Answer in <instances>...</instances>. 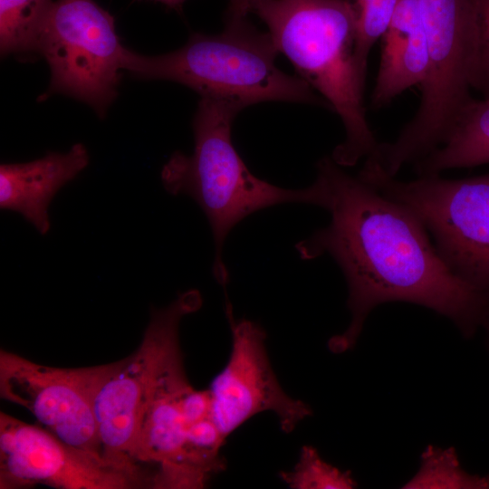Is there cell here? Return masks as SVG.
I'll list each match as a JSON object with an SVG mask.
<instances>
[{
	"mask_svg": "<svg viewBox=\"0 0 489 489\" xmlns=\"http://www.w3.org/2000/svg\"><path fill=\"white\" fill-rule=\"evenodd\" d=\"M316 168L318 206L331 220L295 248L302 260L331 255L345 277L351 320L344 332L329 340L332 352L352 348L370 312L390 302L428 308L467 335L489 327V296L446 267L408 207L348 174L331 157L321 158Z\"/></svg>",
	"mask_w": 489,
	"mask_h": 489,
	"instance_id": "1",
	"label": "cell"
},
{
	"mask_svg": "<svg viewBox=\"0 0 489 489\" xmlns=\"http://www.w3.org/2000/svg\"><path fill=\"white\" fill-rule=\"evenodd\" d=\"M252 12L268 28L278 53L340 118L345 139L332 151L342 168L377 149L366 118L365 78L354 60L358 14L350 0H254Z\"/></svg>",
	"mask_w": 489,
	"mask_h": 489,
	"instance_id": "2",
	"label": "cell"
},
{
	"mask_svg": "<svg viewBox=\"0 0 489 489\" xmlns=\"http://www.w3.org/2000/svg\"><path fill=\"white\" fill-rule=\"evenodd\" d=\"M243 109L230 101L201 97L193 120V153L175 152L160 175L168 193L189 196L204 211L215 243L213 274L224 286L229 280L223 260L224 243L236 224L279 204L317 206L320 197L315 182L305 188L287 189L252 174L231 137L232 123Z\"/></svg>",
	"mask_w": 489,
	"mask_h": 489,
	"instance_id": "3",
	"label": "cell"
},
{
	"mask_svg": "<svg viewBox=\"0 0 489 489\" xmlns=\"http://www.w3.org/2000/svg\"><path fill=\"white\" fill-rule=\"evenodd\" d=\"M267 33L247 19L226 23L223 33L192 34L181 48L146 56L125 48L123 70L149 80L184 84L200 94L247 106L270 101L313 104L331 109L302 78L275 65L278 54Z\"/></svg>",
	"mask_w": 489,
	"mask_h": 489,
	"instance_id": "4",
	"label": "cell"
},
{
	"mask_svg": "<svg viewBox=\"0 0 489 489\" xmlns=\"http://www.w3.org/2000/svg\"><path fill=\"white\" fill-rule=\"evenodd\" d=\"M417 1L429 58L418 108L394 141L379 143L368 157L379 173L389 177L437 149L473 99L475 21L472 0Z\"/></svg>",
	"mask_w": 489,
	"mask_h": 489,
	"instance_id": "5",
	"label": "cell"
},
{
	"mask_svg": "<svg viewBox=\"0 0 489 489\" xmlns=\"http://www.w3.org/2000/svg\"><path fill=\"white\" fill-rule=\"evenodd\" d=\"M358 176L408 207L446 267L489 296V174L459 179L427 175L408 181L364 171Z\"/></svg>",
	"mask_w": 489,
	"mask_h": 489,
	"instance_id": "6",
	"label": "cell"
},
{
	"mask_svg": "<svg viewBox=\"0 0 489 489\" xmlns=\"http://www.w3.org/2000/svg\"><path fill=\"white\" fill-rule=\"evenodd\" d=\"M202 302L199 291L190 289L168 306L152 309L138 349L113 362L96 391L93 404L103 456L137 465L132 455L157 379L170 360L181 351L182 318L198 311Z\"/></svg>",
	"mask_w": 489,
	"mask_h": 489,
	"instance_id": "7",
	"label": "cell"
},
{
	"mask_svg": "<svg viewBox=\"0 0 489 489\" xmlns=\"http://www.w3.org/2000/svg\"><path fill=\"white\" fill-rule=\"evenodd\" d=\"M124 50L113 17L96 2L54 1L37 49L51 72L45 97L70 96L103 117L117 96Z\"/></svg>",
	"mask_w": 489,
	"mask_h": 489,
	"instance_id": "8",
	"label": "cell"
},
{
	"mask_svg": "<svg viewBox=\"0 0 489 489\" xmlns=\"http://www.w3.org/2000/svg\"><path fill=\"white\" fill-rule=\"evenodd\" d=\"M139 465L123 464L70 445L43 427L0 414V488L44 484L61 489L152 487Z\"/></svg>",
	"mask_w": 489,
	"mask_h": 489,
	"instance_id": "9",
	"label": "cell"
},
{
	"mask_svg": "<svg viewBox=\"0 0 489 489\" xmlns=\"http://www.w3.org/2000/svg\"><path fill=\"white\" fill-rule=\"evenodd\" d=\"M112 366L113 362L76 369L51 367L1 350L0 395L26 408L62 441L102 455L93 404Z\"/></svg>",
	"mask_w": 489,
	"mask_h": 489,
	"instance_id": "10",
	"label": "cell"
},
{
	"mask_svg": "<svg viewBox=\"0 0 489 489\" xmlns=\"http://www.w3.org/2000/svg\"><path fill=\"white\" fill-rule=\"evenodd\" d=\"M231 312L227 305L229 358L208 388L212 418L225 438L264 412L273 413L281 429L291 433L312 409L282 388L268 358L264 329L247 319L235 320Z\"/></svg>",
	"mask_w": 489,
	"mask_h": 489,
	"instance_id": "11",
	"label": "cell"
},
{
	"mask_svg": "<svg viewBox=\"0 0 489 489\" xmlns=\"http://www.w3.org/2000/svg\"><path fill=\"white\" fill-rule=\"evenodd\" d=\"M190 387L180 351L157 379L132 455L135 463L150 473L153 488H202L217 474L200 461L188 446L190 423L182 401Z\"/></svg>",
	"mask_w": 489,
	"mask_h": 489,
	"instance_id": "12",
	"label": "cell"
},
{
	"mask_svg": "<svg viewBox=\"0 0 489 489\" xmlns=\"http://www.w3.org/2000/svg\"><path fill=\"white\" fill-rule=\"evenodd\" d=\"M90 161L87 149L76 143L65 153L48 152L24 163L0 166V207L19 213L40 235L51 228L49 206L57 192Z\"/></svg>",
	"mask_w": 489,
	"mask_h": 489,
	"instance_id": "13",
	"label": "cell"
},
{
	"mask_svg": "<svg viewBox=\"0 0 489 489\" xmlns=\"http://www.w3.org/2000/svg\"><path fill=\"white\" fill-rule=\"evenodd\" d=\"M489 163V96L472 99L460 111L444 142L416 162L417 176Z\"/></svg>",
	"mask_w": 489,
	"mask_h": 489,
	"instance_id": "14",
	"label": "cell"
},
{
	"mask_svg": "<svg viewBox=\"0 0 489 489\" xmlns=\"http://www.w3.org/2000/svg\"><path fill=\"white\" fill-rule=\"evenodd\" d=\"M429 58L423 27L390 46L382 47L371 94V106L380 109L412 86H421L428 74Z\"/></svg>",
	"mask_w": 489,
	"mask_h": 489,
	"instance_id": "15",
	"label": "cell"
},
{
	"mask_svg": "<svg viewBox=\"0 0 489 489\" xmlns=\"http://www.w3.org/2000/svg\"><path fill=\"white\" fill-rule=\"evenodd\" d=\"M53 4V0H0L2 55L37 52L40 33Z\"/></svg>",
	"mask_w": 489,
	"mask_h": 489,
	"instance_id": "16",
	"label": "cell"
},
{
	"mask_svg": "<svg viewBox=\"0 0 489 489\" xmlns=\"http://www.w3.org/2000/svg\"><path fill=\"white\" fill-rule=\"evenodd\" d=\"M405 488H489V476L472 475L459 465L455 451L429 446L417 474Z\"/></svg>",
	"mask_w": 489,
	"mask_h": 489,
	"instance_id": "17",
	"label": "cell"
},
{
	"mask_svg": "<svg viewBox=\"0 0 489 489\" xmlns=\"http://www.w3.org/2000/svg\"><path fill=\"white\" fill-rule=\"evenodd\" d=\"M281 480L292 489H351L356 482L350 472L341 471L325 462L311 446L302 447L299 459L290 471L279 474Z\"/></svg>",
	"mask_w": 489,
	"mask_h": 489,
	"instance_id": "18",
	"label": "cell"
},
{
	"mask_svg": "<svg viewBox=\"0 0 489 489\" xmlns=\"http://www.w3.org/2000/svg\"><path fill=\"white\" fill-rule=\"evenodd\" d=\"M398 2V0H366L358 11L354 60L359 72L364 78L369 52L374 43L388 31Z\"/></svg>",
	"mask_w": 489,
	"mask_h": 489,
	"instance_id": "19",
	"label": "cell"
},
{
	"mask_svg": "<svg viewBox=\"0 0 489 489\" xmlns=\"http://www.w3.org/2000/svg\"><path fill=\"white\" fill-rule=\"evenodd\" d=\"M475 21V55L472 88L489 96V0H472Z\"/></svg>",
	"mask_w": 489,
	"mask_h": 489,
	"instance_id": "20",
	"label": "cell"
},
{
	"mask_svg": "<svg viewBox=\"0 0 489 489\" xmlns=\"http://www.w3.org/2000/svg\"><path fill=\"white\" fill-rule=\"evenodd\" d=\"M254 2V0H228L225 12L226 23L246 19L247 14L252 12Z\"/></svg>",
	"mask_w": 489,
	"mask_h": 489,
	"instance_id": "21",
	"label": "cell"
},
{
	"mask_svg": "<svg viewBox=\"0 0 489 489\" xmlns=\"http://www.w3.org/2000/svg\"><path fill=\"white\" fill-rule=\"evenodd\" d=\"M165 4L166 5L178 9L186 0H155Z\"/></svg>",
	"mask_w": 489,
	"mask_h": 489,
	"instance_id": "22",
	"label": "cell"
},
{
	"mask_svg": "<svg viewBox=\"0 0 489 489\" xmlns=\"http://www.w3.org/2000/svg\"><path fill=\"white\" fill-rule=\"evenodd\" d=\"M366 2V0H355L353 3L354 6H355V9L357 11V14H358V11L360 10V8L361 7V5Z\"/></svg>",
	"mask_w": 489,
	"mask_h": 489,
	"instance_id": "23",
	"label": "cell"
}]
</instances>
